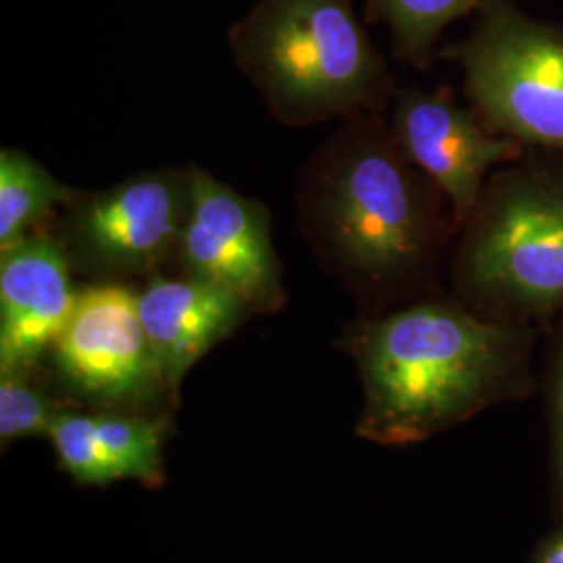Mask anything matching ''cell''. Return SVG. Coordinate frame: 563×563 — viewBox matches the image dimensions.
Masks as SVG:
<instances>
[{"instance_id": "9a60e30c", "label": "cell", "mask_w": 563, "mask_h": 563, "mask_svg": "<svg viewBox=\"0 0 563 563\" xmlns=\"http://www.w3.org/2000/svg\"><path fill=\"white\" fill-rule=\"evenodd\" d=\"M48 439L55 446L60 467L76 483L102 486L121 481L115 463L97 437L92 413L60 409L51 423Z\"/></svg>"}, {"instance_id": "30bf717a", "label": "cell", "mask_w": 563, "mask_h": 563, "mask_svg": "<svg viewBox=\"0 0 563 563\" xmlns=\"http://www.w3.org/2000/svg\"><path fill=\"white\" fill-rule=\"evenodd\" d=\"M51 230L0 251V372L36 369L71 320L80 290Z\"/></svg>"}, {"instance_id": "7c38bea8", "label": "cell", "mask_w": 563, "mask_h": 563, "mask_svg": "<svg viewBox=\"0 0 563 563\" xmlns=\"http://www.w3.org/2000/svg\"><path fill=\"white\" fill-rule=\"evenodd\" d=\"M32 155L18 148L0 151V251L42 230L44 220L74 197Z\"/></svg>"}, {"instance_id": "2e32d148", "label": "cell", "mask_w": 563, "mask_h": 563, "mask_svg": "<svg viewBox=\"0 0 563 563\" xmlns=\"http://www.w3.org/2000/svg\"><path fill=\"white\" fill-rule=\"evenodd\" d=\"M60 407L34 378V369L0 372V441L48 437Z\"/></svg>"}, {"instance_id": "5b68a950", "label": "cell", "mask_w": 563, "mask_h": 563, "mask_svg": "<svg viewBox=\"0 0 563 563\" xmlns=\"http://www.w3.org/2000/svg\"><path fill=\"white\" fill-rule=\"evenodd\" d=\"M446 57L460 63L470 109L486 130L563 153L562 23L537 20L516 0H495Z\"/></svg>"}, {"instance_id": "9c48e42d", "label": "cell", "mask_w": 563, "mask_h": 563, "mask_svg": "<svg viewBox=\"0 0 563 563\" xmlns=\"http://www.w3.org/2000/svg\"><path fill=\"white\" fill-rule=\"evenodd\" d=\"M388 128L402 155L441 188L460 228L481 199L488 176L530 151L486 130L472 109H462L443 88L395 92Z\"/></svg>"}, {"instance_id": "3957f363", "label": "cell", "mask_w": 563, "mask_h": 563, "mask_svg": "<svg viewBox=\"0 0 563 563\" xmlns=\"http://www.w3.org/2000/svg\"><path fill=\"white\" fill-rule=\"evenodd\" d=\"M451 272L457 301L547 334L563 316V153L530 148L488 176Z\"/></svg>"}, {"instance_id": "5bb4252c", "label": "cell", "mask_w": 563, "mask_h": 563, "mask_svg": "<svg viewBox=\"0 0 563 563\" xmlns=\"http://www.w3.org/2000/svg\"><path fill=\"white\" fill-rule=\"evenodd\" d=\"M95 428L102 446L115 463L121 481L157 488L163 483V446L169 434L165 416L97 411Z\"/></svg>"}, {"instance_id": "7a4b0ae2", "label": "cell", "mask_w": 563, "mask_h": 563, "mask_svg": "<svg viewBox=\"0 0 563 563\" xmlns=\"http://www.w3.org/2000/svg\"><path fill=\"white\" fill-rule=\"evenodd\" d=\"M541 334L488 320L455 297L363 316L342 334L362 376L357 437L380 446L423 443L490 407L534 397Z\"/></svg>"}, {"instance_id": "ba28073f", "label": "cell", "mask_w": 563, "mask_h": 563, "mask_svg": "<svg viewBox=\"0 0 563 563\" xmlns=\"http://www.w3.org/2000/svg\"><path fill=\"white\" fill-rule=\"evenodd\" d=\"M188 167L192 202L176 255L181 274L232 290L251 313L280 311L286 290L267 207L242 197L199 165Z\"/></svg>"}, {"instance_id": "ac0fdd59", "label": "cell", "mask_w": 563, "mask_h": 563, "mask_svg": "<svg viewBox=\"0 0 563 563\" xmlns=\"http://www.w3.org/2000/svg\"><path fill=\"white\" fill-rule=\"evenodd\" d=\"M530 563H563V520L537 543Z\"/></svg>"}, {"instance_id": "52a82bcc", "label": "cell", "mask_w": 563, "mask_h": 563, "mask_svg": "<svg viewBox=\"0 0 563 563\" xmlns=\"http://www.w3.org/2000/svg\"><path fill=\"white\" fill-rule=\"evenodd\" d=\"M48 357L60 386L102 411L146 413L176 399L142 328L136 290L121 282L81 288Z\"/></svg>"}, {"instance_id": "4fadbf2b", "label": "cell", "mask_w": 563, "mask_h": 563, "mask_svg": "<svg viewBox=\"0 0 563 563\" xmlns=\"http://www.w3.org/2000/svg\"><path fill=\"white\" fill-rule=\"evenodd\" d=\"M495 0H365V18L384 23L397 59L428 69L444 30Z\"/></svg>"}, {"instance_id": "277c9868", "label": "cell", "mask_w": 563, "mask_h": 563, "mask_svg": "<svg viewBox=\"0 0 563 563\" xmlns=\"http://www.w3.org/2000/svg\"><path fill=\"white\" fill-rule=\"evenodd\" d=\"M228 44L284 125L383 115L397 92L351 0H257L230 27Z\"/></svg>"}, {"instance_id": "8fae6325", "label": "cell", "mask_w": 563, "mask_h": 563, "mask_svg": "<svg viewBox=\"0 0 563 563\" xmlns=\"http://www.w3.org/2000/svg\"><path fill=\"white\" fill-rule=\"evenodd\" d=\"M136 305L174 397L188 369L251 316L246 302L232 290L186 274L148 276L136 292Z\"/></svg>"}, {"instance_id": "e0dca14e", "label": "cell", "mask_w": 563, "mask_h": 563, "mask_svg": "<svg viewBox=\"0 0 563 563\" xmlns=\"http://www.w3.org/2000/svg\"><path fill=\"white\" fill-rule=\"evenodd\" d=\"M539 390L543 393L549 428V514L560 522L563 520V316L547 330V353Z\"/></svg>"}, {"instance_id": "6da1fadb", "label": "cell", "mask_w": 563, "mask_h": 563, "mask_svg": "<svg viewBox=\"0 0 563 563\" xmlns=\"http://www.w3.org/2000/svg\"><path fill=\"white\" fill-rule=\"evenodd\" d=\"M297 207L305 241L365 316L428 290L460 232L451 202L402 155L380 113L342 120L305 163Z\"/></svg>"}, {"instance_id": "8992f818", "label": "cell", "mask_w": 563, "mask_h": 563, "mask_svg": "<svg viewBox=\"0 0 563 563\" xmlns=\"http://www.w3.org/2000/svg\"><path fill=\"white\" fill-rule=\"evenodd\" d=\"M190 202V167H163L99 192L76 190L51 232L78 274L99 282L148 278L176 260Z\"/></svg>"}]
</instances>
